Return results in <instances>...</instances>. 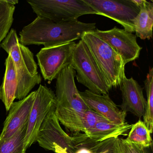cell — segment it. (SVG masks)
Returning a JSON list of instances; mask_svg holds the SVG:
<instances>
[{"label":"cell","instance_id":"cell-1","mask_svg":"<svg viewBox=\"0 0 153 153\" xmlns=\"http://www.w3.org/2000/svg\"><path fill=\"white\" fill-rule=\"evenodd\" d=\"M96 23H85L78 20L55 23L37 17L23 27L19 33V41L23 45H43L50 47L81 39L84 33L96 28Z\"/></svg>","mask_w":153,"mask_h":153},{"label":"cell","instance_id":"cell-2","mask_svg":"<svg viewBox=\"0 0 153 153\" xmlns=\"http://www.w3.org/2000/svg\"><path fill=\"white\" fill-rule=\"evenodd\" d=\"M76 76V71L69 62L56 79L55 114L60 123L67 129L80 127L84 113L88 109L77 88Z\"/></svg>","mask_w":153,"mask_h":153},{"label":"cell","instance_id":"cell-3","mask_svg":"<svg viewBox=\"0 0 153 153\" xmlns=\"http://www.w3.org/2000/svg\"><path fill=\"white\" fill-rule=\"evenodd\" d=\"M0 47L10 55L14 62L18 79L16 99L22 100L42 82L33 54L29 48L20 43L16 31L13 28L1 43Z\"/></svg>","mask_w":153,"mask_h":153},{"label":"cell","instance_id":"cell-4","mask_svg":"<svg viewBox=\"0 0 153 153\" xmlns=\"http://www.w3.org/2000/svg\"><path fill=\"white\" fill-rule=\"evenodd\" d=\"M91 31L84 33L81 39L89 49L110 89L120 87L126 77V64L109 45Z\"/></svg>","mask_w":153,"mask_h":153},{"label":"cell","instance_id":"cell-5","mask_svg":"<svg viewBox=\"0 0 153 153\" xmlns=\"http://www.w3.org/2000/svg\"><path fill=\"white\" fill-rule=\"evenodd\" d=\"M70 62L76 72V76L78 83L95 94H108L111 89L89 49L82 39L76 43Z\"/></svg>","mask_w":153,"mask_h":153},{"label":"cell","instance_id":"cell-6","mask_svg":"<svg viewBox=\"0 0 153 153\" xmlns=\"http://www.w3.org/2000/svg\"><path fill=\"white\" fill-rule=\"evenodd\" d=\"M55 108L49 112L42 123L36 142L45 149L55 153H75L85 138L84 133L70 135L63 130L55 114Z\"/></svg>","mask_w":153,"mask_h":153},{"label":"cell","instance_id":"cell-7","mask_svg":"<svg viewBox=\"0 0 153 153\" xmlns=\"http://www.w3.org/2000/svg\"><path fill=\"white\" fill-rule=\"evenodd\" d=\"M27 2L37 17L55 23L76 21L84 15H97L84 0H28Z\"/></svg>","mask_w":153,"mask_h":153},{"label":"cell","instance_id":"cell-8","mask_svg":"<svg viewBox=\"0 0 153 153\" xmlns=\"http://www.w3.org/2000/svg\"><path fill=\"white\" fill-rule=\"evenodd\" d=\"M96 12L119 23L124 30L134 32L133 20L138 15L140 7L132 0H84Z\"/></svg>","mask_w":153,"mask_h":153},{"label":"cell","instance_id":"cell-9","mask_svg":"<svg viewBox=\"0 0 153 153\" xmlns=\"http://www.w3.org/2000/svg\"><path fill=\"white\" fill-rule=\"evenodd\" d=\"M56 96L51 88L40 85L36 90L35 98L27 125L25 147L27 149L36 142L42 123L49 112L55 108Z\"/></svg>","mask_w":153,"mask_h":153},{"label":"cell","instance_id":"cell-10","mask_svg":"<svg viewBox=\"0 0 153 153\" xmlns=\"http://www.w3.org/2000/svg\"><path fill=\"white\" fill-rule=\"evenodd\" d=\"M76 43L73 42L43 47L36 54L38 65L45 80L56 79L63 68L70 62Z\"/></svg>","mask_w":153,"mask_h":153},{"label":"cell","instance_id":"cell-11","mask_svg":"<svg viewBox=\"0 0 153 153\" xmlns=\"http://www.w3.org/2000/svg\"><path fill=\"white\" fill-rule=\"evenodd\" d=\"M109 45L121 57L125 64L138 59L142 48L137 42V36L124 29L114 27L112 29L91 31Z\"/></svg>","mask_w":153,"mask_h":153},{"label":"cell","instance_id":"cell-12","mask_svg":"<svg viewBox=\"0 0 153 153\" xmlns=\"http://www.w3.org/2000/svg\"><path fill=\"white\" fill-rule=\"evenodd\" d=\"M79 94L88 109L96 112L110 122L116 124L126 122L127 113L119 109L109 94H98L88 90L79 91Z\"/></svg>","mask_w":153,"mask_h":153},{"label":"cell","instance_id":"cell-13","mask_svg":"<svg viewBox=\"0 0 153 153\" xmlns=\"http://www.w3.org/2000/svg\"><path fill=\"white\" fill-rule=\"evenodd\" d=\"M35 95L36 91H33L22 100L13 103L4 122L0 139L10 137L27 123Z\"/></svg>","mask_w":153,"mask_h":153},{"label":"cell","instance_id":"cell-14","mask_svg":"<svg viewBox=\"0 0 153 153\" xmlns=\"http://www.w3.org/2000/svg\"><path fill=\"white\" fill-rule=\"evenodd\" d=\"M120 87L122 97V102L119 105L121 110L126 113L129 112L139 118L142 117L146 100L141 86L132 77H125Z\"/></svg>","mask_w":153,"mask_h":153},{"label":"cell","instance_id":"cell-15","mask_svg":"<svg viewBox=\"0 0 153 153\" xmlns=\"http://www.w3.org/2000/svg\"><path fill=\"white\" fill-rule=\"evenodd\" d=\"M5 74L2 84L0 86V100L8 111L16 99L18 79L15 64L9 54L5 61Z\"/></svg>","mask_w":153,"mask_h":153},{"label":"cell","instance_id":"cell-16","mask_svg":"<svg viewBox=\"0 0 153 153\" xmlns=\"http://www.w3.org/2000/svg\"><path fill=\"white\" fill-rule=\"evenodd\" d=\"M132 125L127 122L121 124H114L104 119L98 121L86 136L91 140L101 142L125 135Z\"/></svg>","mask_w":153,"mask_h":153},{"label":"cell","instance_id":"cell-17","mask_svg":"<svg viewBox=\"0 0 153 153\" xmlns=\"http://www.w3.org/2000/svg\"><path fill=\"white\" fill-rule=\"evenodd\" d=\"M153 2L144 0L138 15L133 20L134 32L141 40H150L153 36Z\"/></svg>","mask_w":153,"mask_h":153},{"label":"cell","instance_id":"cell-18","mask_svg":"<svg viewBox=\"0 0 153 153\" xmlns=\"http://www.w3.org/2000/svg\"><path fill=\"white\" fill-rule=\"evenodd\" d=\"M18 2L17 0H0V44L7 36L12 26L15 5Z\"/></svg>","mask_w":153,"mask_h":153},{"label":"cell","instance_id":"cell-19","mask_svg":"<svg viewBox=\"0 0 153 153\" xmlns=\"http://www.w3.org/2000/svg\"><path fill=\"white\" fill-rule=\"evenodd\" d=\"M128 137L125 139L127 142L136 144L144 148L152 146V133L149 131L143 121L140 120L132 124Z\"/></svg>","mask_w":153,"mask_h":153},{"label":"cell","instance_id":"cell-20","mask_svg":"<svg viewBox=\"0 0 153 153\" xmlns=\"http://www.w3.org/2000/svg\"><path fill=\"white\" fill-rule=\"evenodd\" d=\"M27 125L10 137L0 139V153H26L25 141Z\"/></svg>","mask_w":153,"mask_h":153},{"label":"cell","instance_id":"cell-21","mask_svg":"<svg viewBox=\"0 0 153 153\" xmlns=\"http://www.w3.org/2000/svg\"><path fill=\"white\" fill-rule=\"evenodd\" d=\"M147 100L145 113L143 115V122L151 133L153 129V68H149L144 81Z\"/></svg>","mask_w":153,"mask_h":153},{"label":"cell","instance_id":"cell-22","mask_svg":"<svg viewBox=\"0 0 153 153\" xmlns=\"http://www.w3.org/2000/svg\"><path fill=\"white\" fill-rule=\"evenodd\" d=\"M118 138H112L101 142L94 141L91 145L93 153H119Z\"/></svg>","mask_w":153,"mask_h":153},{"label":"cell","instance_id":"cell-23","mask_svg":"<svg viewBox=\"0 0 153 153\" xmlns=\"http://www.w3.org/2000/svg\"><path fill=\"white\" fill-rule=\"evenodd\" d=\"M104 119H106L95 111L88 109L83 116L84 133L87 135L98 121Z\"/></svg>","mask_w":153,"mask_h":153},{"label":"cell","instance_id":"cell-24","mask_svg":"<svg viewBox=\"0 0 153 153\" xmlns=\"http://www.w3.org/2000/svg\"><path fill=\"white\" fill-rule=\"evenodd\" d=\"M118 144L119 153H149L146 148L128 143L124 139L119 138Z\"/></svg>","mask_w":153,"mask_h":153}]
</instances>
